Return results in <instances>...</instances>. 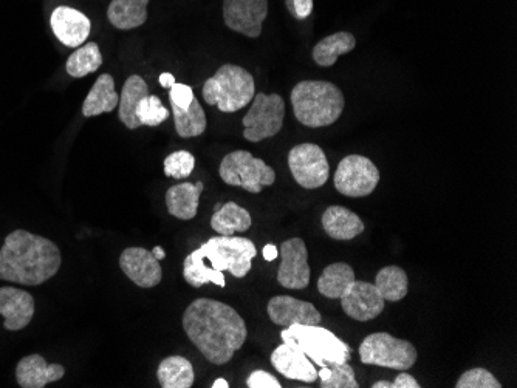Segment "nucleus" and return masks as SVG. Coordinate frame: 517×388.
Masks as SVG:
<instances>
[{
  "label": "nucleus",
  "instance_id": "obj_1",
  "mask_svg": "<svg viewBox=\"0 0 517 388\" xmlns=\"http://www.w3.org/2000/svg\"><path fill=\"white\" fill-rule=\"evenodd\" d=\"M183 330L206 361L214 365L228 364L248 336L245 320L233 307L206 297L186 308Z\"/></svg>",
  "mask_w": 517,
  "mask_h": 388
},
{
  "label": "nucleus",
  "instance_id": "obj_2",
  "mask_svg": "<svg viewBox=\"0 0 517 388\" xmlns=\"http://www.w3.org/2000/svg\"><path fill=\"white\" fill-rule=\"evenodd\" d=\"M257 248L245 237H213L186 256L183 277L194 288L214 283L225 286V271L236 279H244L251 271Z\"/></svg>",
  "mask_w": 517,
  "mask_h": 388
},
{
  "label": "nucleus",
  "instance_id": "obj_3",
  "mask_svg": "<svg viewBox=\"0 0 517 388\" xmlns=\"http://www.w3.org/2000/svg\"><path fill=\"white\" fill-rule=\"evenodd\" d=\"M61 251L52 240L18 229L0 248V280L38 286L58 274Z\"/></svg>",
  "mask_w": 517,
  "mask_h": 388
},
{
  "label": "nucleus",
  "instance_id": "obj_4",
  "mask_svg": "<svg viewBox=\"0 0 517 388\" xmlns=\"http://www.w3.org/2000/svg\"><path fill=\"white\" fill-rule=\"evenodd\" d=\"M292 106L299 123L316 129L335 124L343 115L346 99L332 82L301 81L292 90Z\"/></svg>",
  "mask_w": 517,
  "mask_h": 388
},
{
  "label": "nucleus",
  "instance_id": "obj_5",
  "mask_svg": "<svg viewBox=\"0 0 517 388\" xmlns=\"http://www.w3.org/2000/svg\"><path fill=\"white\" fill-rule=\"evenodd\" d=\"M256 95V84L250 72L239 65L225 64L203 86V99L220 112L234 113L244 109Z\"/></svg>",
  "mask_w": 517,
  "mask_h": 388
},
{
  "label": "nucleus",
  "instance_id": "obj_6",
  "mask_svg": "<svg viewBox=\"0 0 517 388\" xmlns=\"http://www.w3.org/2000/svg\"><path fill=\"white\" fill-rule=\"evenodd\" d=\"M282 342L295 345L319 367L350 361L352 348L335 333L319 325H292L281 333Z\"/></svg>",
  "mask_w": 517,
  "mask_h": 388
},
{
  "label": "nucleus",
  "instance_id": "obj_7",
  "mask_svg": "<svg viewBox=\"0 0 517 388\" xmlns=\"http://www.w3.org/2000/svg\"><path fill=\"white\" fill-rule=\"evenodd\" d=\"M219 174L226 184L245 189L250 194H261L262 189L276 181V172L248 150H234L226 155L220 163Z\"/></svg>",
  "mask_w": 517,
  "mask_h": 388
},
{
  "label": "nucleus",
  "instance_id": "obj_8",
  "mask_svg": "<svg viewBox=\"0 0 517 388\" xmlns=\"http://www.w3.org/2000/svg\"><path fill=\"white\" fill-rule=\"evenodd\" d=\"M417 358V350L411 342L389 333L369 334L360 345V359L364 365L406 371L414 367Z\"/></svg>",
  "mask_w": 517,
  "mask_h": 388
},
{
  "label": "nucleus",
  "instance_id": "obj_9",
  "mask_svg": "<svg viewBox=\"0 0 517 388\" xmlns=\"http://www.w3.org/2000/svg\"><path fill=\"white\" fill-rule=\"evenodd\" d=\"M250 110L244 116V137L250 143H261L281 132L285 120V103L282 96L257 93Z\"/></svg>",
  "mask_w": 517,
  "mask_h": 388
},
{
  "label": "nucleus",
  "instance_id": "obj_10",
  "mask_svg": "<svg viewBox=\"0 0 517 388\" xmlns=\"http://www.w3.org/2000/svg\"><path fill=\"white\" fill-rule=\"evenodd\" d=\"M336 191L350 198L367 197L380 183V171L372 160L363 155H349L343 158L335 172Z\"/></svg>",
  "mask_w": 517,
  "mask_h": 388
},
{
  "label": "nucleus",
  "instance_id": "obj_11",
  "mask_svg": "<svg viewBox=\"0 0 517 388\" xmlns=\"http://www.w3.org/2000/svg\"><path fill=\"white\" fill-rule=\"evenodd\" d=\"M288 167L296 183L305 189L322 188L330 177V166L324 150L313 143H302L288 154Z\"/></svg>",
  "mask_w": 517,
  "mask_h": 388
},
{
  "label": "nucleus",
  "instance_id": "obj_12",
  "mask_svg": "<svg viewBox=\"0 0 517 388\" xmlns=\"http://www.w3.org/2000/svg\"><path fill=\"white\" fill-rule=\"evenodd\" d=\"M281 265L278 269V282L288 290H304L312 279L309 265V249L304 240H285L279 248Z\"/></svg>",
  "mask_w": 517,
  "mask_h": 388
},
{
  "label": "nucleus",
  "instance_id": "obj_13",
  "mask_svg": "<svg viewBox=\"0 0 517 388\" xmlns=\"http://www.w3.org/2000/svg\"><path fill=\"white\" fill-rule=\"evenodd\" d=\"M268 16V0H223V21L230 30L256 39Z\"/></svg>",
  "mask_w": 517,
  "mask_h": 388
},
{
  "label": "nucleus",
  "instance_id": "obj_14",
  "mask_svg": "<svg viewBox=\"0 0 517 388\" xmlns=\"http://www.w3.org/2000/svg\"><path fill=\"white\" fill-rule=\"evenodd\" d=\"M339 300L344 313L358 322L377 319L384 311V299L375 283L355 280Z\"/></svg>",
  "mask_w": 517,
  "mask_h": 388
},
{
  "label": "nucleus",
  "instance_id": "obj_15",
  "mask_svg": "<svg viewBox=\"0 0 517 388\" xmlns=\"http://www.w3.org/2000/svg\"><path fill=\"white\" fill-rule=\"evenodd\" d=\"M268 317L274 325L292 327V325L321 324V313L315 305L292 296H276L268 302Z\"/></svg>",
  "mask_w": 517,
  "mask_h": 388
},
{
  "label": "nucleus",
  "instance_id": "obj_16",
  "mask_svg": "<svg viewBox=\"0 0 517 388\" xmlns=\"http://www.w3.org/2000/svg\"><path fill=\"white\" fill-rule=\"evenodd\" d=\"M120 268L140 288H154L163 279L160 260L149 249L127 248L120 257Z\"/></svg>",
  "mask_w": 517,
  "mask_h": 388
},
{
  "label": "nucleus",
  "instance_id": "obj_17",
  "mask_svg": "<svg viewBox=\"0 0 517 388\" xmlns=\"http://www.w3.org/2000/svg\"><path fill=\"white\" fill-rule=\"evenodd\" d=\"M0 316L5 317V330H24L35 316V299L27 291L13 286L0 288Z\"/></svg>",
  "mask_w": 517,
  "mask_h": 388
},
{
  "label": "nucleus",
  "instance_id": "obj_18",
  "mask_svg": "<svg viewBox=\"0 0 517 388\" xmlns=\"http://www.w3.org/2000/svg\"><path fill=\"white\" fill-rule=\"evenodd\" d=\"M56 38L70 48H78L87 41L90 35V19L81 11L70 7H58L50 18Z\"/></svg>",
  "mask_w": 517,
  "mask_h": 388
},
{
  "label": "nucleus",
  "instance_id": "obj_19",
  "mask_svg": "<svg viewBox=\"0 0 517 388\" xmlns=\"http://www.w3.org/2000/svg\"><path fill=\"white\" fill-rule=\"evenodd\" d=\"M271 364L282 376L292 379V381L309 382L310 384L318 379V370H316L315 364L307 358V354L288 342H284L273 351Z\"/></svg>",
  "mask_w": 517,
  "mask_h": 388
},
{
  "label": "nucleus",
  "instance_id": "obj_20",
  "mask_svg": "<svg viewBox=\"0 0 517 388\" xmlns=\"http://www.w3.org/2000/svg\"><path fill=\"white\" fill-rule=\"evenodd\" d=\"M66 375V368L59 364H47L39 354H30L19 361L16 381L22 388H44L50 382L59 381Z\"/></svg>",
  "mask_w": 517,
  "mask_h": 388
},
{
  "label": "nucleus",
  "instance_id": "obj_21",
  "mask_svg": "<svg viewBox=\"0 0 517 388\" xmlns=\"http://www.w3.org/2000/svg\"><path fill=\"white\" fill-rule=\"evenodd\" d=\"M322 229L326 231L330 239L347 240L355 239L364 232V223L355 212L344 206H330L321 218Z\"/></svg>",
  "mask_w": 517,
  "mask_h": 388
},
{
  "label": "nucleus",
  "instance_id": "obj_22",
  "mask_svg": "<svg viewBox=\"0 0 517 388\" xmlns=\"http://www.w3.org/2000/svg\"><path fill=\"white\" fill-rule=\"evenodd\" d=\"M203 183L175 184L166 192V206L172 217L179 220H192L199 211L200 195L203 192Z\"/></svg>",
  "mask_w": 517,
  "mask_h": 388
},
{
  "label": "nucleus",
  "instance_id": "obj_23",
  "mask_svg": "<svg viewBox=\"0 0 517 388\" xmlns=\"http://www.w3.org/2000/svg\"><path fill=\"white\" fill-rule=\"evenodd\" d=\"M118 104H120V95L115 90V81L109 73H104L96 79L92 90L87 95L83 104V115L86 118H92L101 113H110L117 109Z\"/></svg>",
  "mask_w": 517,
  "mask_h": 388
},
{
  "label": "nucleus",
  "instance_id": "obj_24",
  "mask_svg": "<svg viewBox=\"0 0 517 388\" xmlns=\"http://www.w3.org/2000/svg\"><path fill=\"white\" fill-rule=\"evenodd\" d=\"M149 95L148 84L141 76L132 75L124 82L123 92L120 96V121L129 130H137L141 127L140 121L137 118L138 106H140L141 99Z\"/></svg>",
  "mask_w": 517,
  "mask_h": 388
},
{
  "label": "nucleus",
  "instance_id": "obj_25",
  "mask_svg": "<svg viewBox=\"0 0 517 388\" xmlns=\"http://www.w3.org/2000/svg\"><path fill=\"white\" fill-rule=\"evenodd\" d=\"M149 0H112L107 19L118 30H134L148 21Z\"/></svg>",
  "mask_w": 517,
  "mask_h": 388
},
{
  "label": "nucleus",
  "instance_id": "obj_26",
  "mask_svg": "<svg viewBox=\"0 0 517 388\" xmlns=\"http://www.w3.org/2000/svg\"><path fill=\"white\" fill-rule=\"evenodd\" d=\"M355 47H357V39L352 33L338 31L335 35L322 39L313 47V61L319 67H332L338 61L339 56L347 55Z\"/></svg>",
  "mask_w": 517,
  "mask_h": 388
},
{
  "label": "nucleus",
  "instance_id": "obj_27",
  "mask_svg": "<svg viewBox=\"0 0 517 388\" xmlns=\"http://www.w3.org/2000/svg\"><path fill=\"white\" fill-rule=\"evenodd\" d=\"M157 378L163 388H191L196 381V373L188 359L169 356L158 365Z\"/></svg>",
  "mask_w": 517,
  "mask_h": 388
},
{
  "label": "nucleus",
  "instance_id": "obj_28",
  "mask_svg": "<svg viewBox=\"0 0 517 388\" xmlns=\"http://www.w3.org/2000/svg\"><path fill=\"white\" fill-rule=\"evenodd\" d=\"M250 212L242 206L237 205L234 201H228L225 205L217 209L216 214L211 218V228L220 235H231L236 232H247L251 228Z\"/></svg>",
  "mask_w": 517,
  "mask_h": 388
},
{
  "label": "nucleus",
  "instance_id": "obj_29",
  "mask_svg": "<svg viewBox=\"0 0 517 388\" xmlns=\"http://www.w3.org/2000/svg\"><path fill=\"white\" fill-rule=\"evenodd\" d=\"M355 271L347 263H333L322 271L318 280V291L327 299H341L355 282Z\"/></svg>",
  "mask_w": 517,
  "mask_h": 388
},
{
  "label": "nucleus",
  "instance_id": "obj_30",
  "mask_svg": "<svg viewBox=\"0 0 517 388\" xmlns=\"http://www.w3.org/2000/svg\"><path fill=\"white\" fill-rule=\"evenodd\" d=\"M172 113H174L175 130L182 138L200 137L208 126L206 121L205 110L199 99H192L191 106L188 109H180V107L171 104Z\"/></svg>",
  "mask_w": 517,
  "mask_h": 388
},
{
  "label": "nucleus",
  "instance_id": "obj_31",
  "mask_svg": "<svg viewBox=\"0 0 517 388\" xmlns=\"http://www.w3.org/2000/svg\"><path fill=\"white\" fill-rule=\"evenodd\" d=\"M375 286L384 300L400 302L408 296L409 280L405 269L400 266H386L378 271Z\"/></svg>",
  "mask_w": 517,
  "mask_h": 388
},
{
  "label": "nucleus",
  "instance_id": "obj_32",
  "mask_svg": "<svg viewBox=\"0 0 517 388\" xmlns=\"http://www.w3.org/2000/svg\"><path fill=\"white\" fill-rule=\"evenodd\" d=\"M103 65V55L96 42H87L67 59L66 70L72 78H84L95 73Z\"/></svg>",
  "mask_w": 517,
  "mask_h": 388
},
{
  "label": "nucleus",
  "instance_id": "obj_33",
  "mask_svg": "<svg viewBox=\"0 0 517 388\" xmlns=\"http://www.w3.org/2000/svg\"><path fill=\"white\" fill-rule=\"evenodd\" d=\"M318 378L321 379L322 388H358L355 370L349 362L344 364H333L321 367L318 371Z\"/></svg>",
  "mask_w": 517,
  "mask_h": 388
},
{
  "label": "nucleus",
  "instance_id": "obj_34",
  "mask_svg": "<svg viewBox=\"0 0 517 388\" xmlns=\"http://www.w3.org/2000/svg\"><path fill=\"white\" fill-rule=\"evenodd\" d=\"M169 115L171 112L161 104L160 98L155 95H148L141 99L137 110V118L141 126H160L161 123L168 120Z\"/></svg>",
  "mask_w": 517,
  "mask_h": 388
},
{
  "label": "nucleus",
  "instance_id": "obj_35",
  "mask_svg": "<svg viewBox=\"0 0 517 388\" xmlns=\"http://www.w3.org/2000/svg\"><path fill=\"white\" fill-rule=\"evenodd\" d=\"M196 167V157L188 150H179L168 155L165 160V175L175 180L189 177Z\"/></svg>",
  "mask_w": 517,
  "mask_h": 388
},
{
  "label": "nucleus",
  "instance_id": "obj_36",
  "mask_svg": "<svg viewBox=\"0 0 517 388\" xmlns=\"http://www.w3.org/2000/svg\"><path fill=\"white\" fill-rule=\"evenodd\" d=\"M457 388H502L493 373L485 368H471L465 371L457 381Z\"/></svg>",
  "mask_w": 517,
  "mask_h": 388
},
{
  "label": "nucleus",
  "instance_id": "obj_37",
  "mask_svg": "<svg viewBox=\"0 0 517 388\" xmlns=\"http://www.w3.org/2000/svg\"><path fill=\"white\" fill-rule=\"evenodd\" d=\"M194 98H196L194 92H192L191 87L186 86V84L175 82L174 86L169 89L171 104H175V106L180 107V109H188Z\"/></svg>",
  "mask_w": 517,
  "mask_h": 388
},
{
  "label": "nucleus",
  "instance_id": "obj_38",
  "mask_svg": "<svg viewBox=\"0 0 517 388\" xmlns=\"http://www.w3.org/2000/svg\"><path fill=\"white\" fill-rule=\"evenodd\" d=\"M248 388H281V382L264 370H256L248 376Z\"/></svg>",
  "mask_w": 517,
  "mask_h": 388
},
{
  "label": "nucleus",
  "instance_id": "obj_39",
  "mask_svg": "<svg viewBox=\"0 0 517 388\" xmlns=\"http://www.w3.org/2000/svg\"><path fill=\"white\" fill-rule=\"evenodd\" d=\"M285 5L298 21L309 18L313 11V0H285Z\"/></svg>",
  "mask_w": 517,
  "mask_h": 388
},
{
  "label": "nucleus",
  "instance_id": "obj_40",
  "mask_svg": "<svg viewBox=\"0 0 517 388\" xmlns=\"http://www.w3.org/2000/svg\"><path fill=\"white\" fill-rule=\"evenodd\" d=\"M422 385L418 384L417 379L414 376L408 375V373H400L394 382L389 381H378L372 385V388H420Z\"/></svg>",
  "mask_w": 517,
  "mask_h": 388
},
{
  "label": "nucleus",
  "instance_id": "obj_41",
  "mask_svg": "<svg viewBox=\"0 0 517 388\" xmlns=\"http://www.w3.org/2000/svg\"><path fill=\"white\" fill-rule=\"evenodd\" d=\"M279 257V249L274 245H265L264 248V259L268 260V262H273V260L278 259Z\"/></svg>",
  "mask_w": 517,
  "mask_h": 388
},
{
  "label": "nucleus",
  "instance_id": "obj_42",
  "mask_svg": "<svg viewBox=\"0 0 517 388\" xmlns=\"http://www.w3.org/2000/svg\"><path fill=\"white\" fill-rule=\"evenodd\" d=\"M158 81H160L161 86L165 87V89H171L175 82H177L175 81L174 75H171V73H161Z\"/></svg>",
  "mask_w": 517,
  "mask_h": 388
},
{
  "label": "nucleus",
  "instance_id": "obj_43",
  "mask_svg": "<svg viewBox=\"0 0 517 388\" xmlns=\"http://www.w3.org/2000/svg\"><path fill=\"white\" fill-rule=\"evenodd\" d=\"M152 254H154L155 259L163 260L166 257L165 249L161 248V246H157V248L152 249Z\"/></svg>",
  "mask_w": 517,
  "mask_h": 388
},
{
  "label": "nucleus",
  "instance_id": "obj_44",
  "mask_svg": "<svg viewBox=\"0 0 517 388\" xmlns=\"http://www.w3.org/2000/svg\"><path fill=\"white\" fill-rule=\"evenodd\" d=\"M213 388H228L230 385H228V382L225 381V379H216L214 381V384L211 385Z\"/></svg>",
  "mask_w": 517,
  "mask_h": 388
}]
</instances>
